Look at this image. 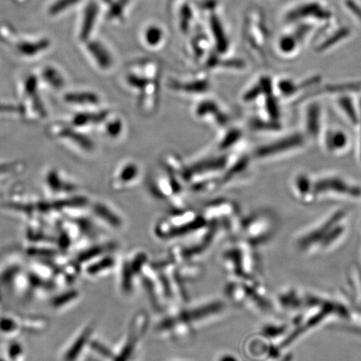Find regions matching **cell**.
Wrapping results in <instances>:
<instances>
[{"mask_svg":"<svg viewBox=\"0 0 361 361\" xmlns=\"http://www.w3.org/2000/svg\"><path fill=\"white\" fill-rule=\"evenodd\" d=\"M93 214L103 221L104 223L109 225L115 229H120L123 227L124 222L121 216L106 203L97 201L92 205Z\"/></svg>","mask_w":361,"mask_h":361,"instance_id":"obj_28","label":"cell"},{"mask_svg":"<svg viewBox=\"0 0 361 361\" xmlns=\"http://www.w3.org/2000/svg\"><path fill=\"white\" fill-rule=\"evenodd\" d=\"M37 75L40 87L51 92H61L66 87L67 78L60 68L54 65H45Z\"/></svg>","mask_w":361,"mask_h":361,"instance_id":"obj_23","label":"cell"},{"mask_svg":"<svg viewBox=\"0 0 361 361\" xmlns=\"http://www.w3.org/2000/svg\"><path fill=\"white\" fill-rule=\"evenodd\" d=\"M218 66L228 68L233 70H243L245 69L246 64L243 60L239 59H233V60L223 61L219 62Z\"/></svg>","mask_w":361,"mask_h":361,"instance_id":"obj_37","label":"cell"},{"mask_svg":"<svg viewBox=\"0 0 361 361\" xmlns=\"http://www.w3.org/2000/svg\"><path fill=\"white\" fill-rule=\"evenodd\" d=\"M243 132L238 128H226L221 134L218 141V149L220 152H226L235 147L242 141Z\"/></svg>","mask_w":361,"mask_h":361,"instance_id":"obj_31","label":"cell"},{"mask_svg":"<svg viewBox=\"0 0 361 361\" xmlns=\"http://www.w3.org/2000/svg\"><path fill=\"white\" fill-rule=\"evenodd\" d=\"M49 133L59 142H61L63 145L75 152L88 155L92 154L96 149V145L87 134H85L84 130L72 126L70 123L51 125L49 128Z\"/></svg>","mask_w":361,"mask_h":361,"instance_id":"obj_10","label":"cell"},{"mask_svg":"<svg viewBox=\"0 0 361 361\" xmlns=\"http://www.w3.org/2000/svg\"><path fill=\"white\" fill-rule=\"evenodd\" d=\"M305 107L303 115V132L310 141L319 142L326 123L323 106L314 99H310Z\"/></svg>","mask_w":361,"mask_h":361,"instance_id":"obj_16","label":"cell"},{"mask_svg":"<svg viewBox=\"0 0 361 361\" xmlns=\"http://www.w3.org/2000/svg\"><path fill=\"white\" fill-rule=\"evenodd\" d=\"M276 229L274 216L266 212H259L242 219L238 238L258 247L272 240Z\"/></svg>","mask_w":361,"mask_h":361,"instance_id":"obj_5","label":"cell"},{"mask_svg":"<svg viewBox=\"0 0 361 361\" xmlns=\"http://www.w3.org/2000/svg\"><path fill=\"white\" fill-rule=\"evenodd\" d=\"M150 318L146 311H138L133 316L129 324L128 332L120 346V349L114 355V361H133L141 347L143 338H145Z\"/></svg>","mask_w":361,"mask_h":361,"instance_id":"obj_9","label":"cell"},{"mask_svg":"<svg viewBox=\"0 0 361 361\" xmlns=\"http://www.w3.org/2000/svg\"><path fill=\"white\" fill-rule=\"evenodd\" d=\"M360 100V120L357 126H356V129L358 130V144H357V156L358 159L361 164V97L359 98Z\"/></svg>","mask_w":361,"mask_h":361,"instance_id":"obj_38","label":"cell"},{"mask_svg":"<svg viewBox=\"0 0 361 361\" xmlns=\"http://www.w3.org/2000/svg\"><path fill=\"white\" fill-rule=\"evenodd\" d=\"M305 302V291L293 286L282 288L274 300L275 310L286 314L290 319L301 313Z\"/></svg>","mask_w":361,"mask_h":361,"instance_id":"obj_13","label":"cell"},{"mask_svg":"<svg viewBox=\"0 0 361 361\" xmlns=\"http://www.w3.org/2000/svg\"><path fill=\"white\" fill-rule=\"evenodd\" d=\"M354 93H345L336 97V106L343 119L356 128L360 120V100H355Z\"/></svg>","mask_w":361,"mask_h":361,"instance_id":"obj_25","label":"cell"},{"mask_svg":"<svg viewBox=\"0 0 361 361\" xmlns=\"http://www.w3.org/2000/svg\"><path fill=\"white\" fill-rule=\"evenodd\" d=\"M226 308L227 307L223 300L213 299L202 301L192 306L182 305L180 311L188 322L197 331L200 327L221 317Z\"/></svg>","mask_w":361,"mask_h":361,"instance_id":"obj_11","label":"cell"},{"mask_svg":"<svg viewBox=\"0 0 361 361\" xmlns=\"http://www.w3.org/2000/svg\"><path fill=\"white\" fill-rule=\"evenodd\" d=\"M99 8L96 3H90L85 7L82 21H81L79 37L81 42H85L90 39L94 25L97 20Z\"/></svg>","mask_w":361,"mask_h":361,"instance_id":"obj_30","label":"cell"},{"mask_svg":"<svg viewBox=\"0 0 361 361\" xmlns=\"http://www.w3.org/2000/svg\"><path fill=\"white\" fill-rule=\"evenodd\" d=\"M97 129L100 130L108 138H119L123 135L125 129L123 116L119 115L118 113L110 110Z\"/></svg>","mask_w":361,"mask_h":361,"instance_id":"obj_29","label":"cell"},{"mask_svg":"<svg viewBox=\"0 0 361 361\" xmlns=\"http://www.w3.org/2000/svg\"><path fill=\"white\" fill-rule=\"evenodd\" d=\"M43 184L45 192L53 197L69 196L76 194L78 190V184L56 168L45 171Z\"/></svg>","mask_w":361,"mask_h":361,"instance_id":"obj_14","label":"cell"},{"mask_svg":"<svg viewBox=\"0 0 361 361\" xmlns=\"http://www.w3.org/2000/svg\"><path fill=\"white\" fill-rule=\"evenodd\" d=\"M85 49L92 60L102 71L110 70L113 65V57L109 49L98 40L88 39L85 42Z\"/></svg>","mask_w":361,"mask_h":361,"instance_id":"obj_26","label":"cell"},{"mask_svg":"<svg viewBox=\"0 0 361 361\" xmlns=\"http://www.w3.org/2000/svg\"><path fill=\"white\" fill-rule=\"evenodd\" d=\"M82 0H55L48 8V15L51 17H58L71 8L78 6Z\"/></svg>","mask_w":361,"mask_h":361,"instance_id":"obj_34","label":"cell"},{"mask_svg":"<svg viewBox=\"0 0 361 361\" xmlns=\"http://www.w3.org/2000/svg\"><path fill=\"white\" fill-rule=\"evenodd\" d=\"M350 231L348 209H338L302 229L293 239V245L297 252L303 256L328 255L344 245Z\"/></svg>","mask_w":361,"mask_h":361,"instance_id":"obj_1","label":"cell"},{"mask_svg":"<svg viewBox=\"0 0 361 361\" xmlns=\"http://www.w3.org/2000/svg\"><path fill=\"white\" fill-rule=\"evenodd\" d=\"M51 43L47 39H22L16 44V51L22 57L31 59L38 57L48 51Z\"/></svg>","mask_w":361,"mask_h":361,"instance_id":"obj_27","label":"cell"},{"mask_svg":"<svg viewBox=\"0 0 361 361\" xmlns=\"http://www.w3.org/2000/svg\"><path fill=\"white\" fill-rule=\"evenodd\" d=\"M160 97V80L151 81L137 94V107L141 114L146 116L154 114L159 106Z\"/></svg>","mask_w":361,"mask_h":361,"instance_id":"obj_22","label":"cell"},{"mask_svg":"<svg viewBox=\"0 0 361 361\" xmlns=\"http://www.w3.org/2000/svg\"><path fill=\"white\" fill-rule=\"evenodd\" d=\"M40 89L42 87L36 75H26L20 81L18 92L22 114L30 121H37L47 116V111L40 97Z\"/></svg>","mask_w":361,"mask_h":361,"instance_id":"obj_7","label":"cell"},{"mask_svg":"<svg viewBox=\"0 0 361 361\" xmlns=\"http://www.w3.org/2000/svg\"><path fill=\"white\" fill-rule=\"evenodd\" d=\"M336 17L335 11L326 0H298L283 12V21L286 25L309 23L320 26Z\"/></svg>","mask_w":361,"mask_h":361,"instance_id":"obj_4","label":"cell"},{"mask_svg":"<svg viewBox=\"0 0 361 361\" xmlns=\"http://www.w3.org/2000/svg\"><path fill=\"white\" fill-rule=\"evenodd\" d=\"M309 142L303 130L288 133L257 148L252 157L260 161L279 159L304 150Z\"/></svg>","mask_w":361,"mask_h":361,"instance_id":"obj_6","label":"cell"},{"mask_svg":"<svg viewBox=\"0 0 361 361\" xmlns=\"http://www.w3.org/2000/svg\"><path fill=\"white\" fill-rule=\"evenodd\" d=\"M243 350L248 357L258 361H277L287 352L274 345L260 332L247 338Z\"/></svg>","mask_w":361,"mask_h":361,"instance_id":"obj_12","label":"cell"},{"mask_svg":"<svg viewBox=\"0 0 361 361\" xmlns=\"http://www.w3.org/2000/svg\"><path fill=\"white\" fill-rule=\"evenodd\" d=\"M360 256H361V239H360Z\"/></svg>","mask_w":361,"mask_h":361,"instance_id":"obj_39","label":"cell"},{"mask_svg":"<svg viewBox=\"0 0 361 361\" xmlns=\"http://www.w3.org/2000/svg\"><path fill=\"white\" fill-rule=\"evenodd\" d=\"M63 102L66 105L78 111L100 108L102 99L97 92L85 89L68 90L64 92Z\"/></svg>","mask_w":361,"mask_h":361,"instance_id":"obj_18","label":"cell"},{"mask_svg":"<svg viewBox=\"0 0 361 361\" xmlns=\"http://www.w3.org/2000/svg\"><path fill=\"white\" fill-rule=\"evenodd\" d=\"M250 129L257 133H278L282 129L281 123L264 118L254 117L250 121Z\"/></svg>","mask_w":361,"mask_h":361,"instance_id":"obj_33","label":"cell"},{"mask_svg":"<svg viewBox=\"0 0 361 361\" xmlns=\"http://www.w3.org/2000/svg\"><path fill=\"white\" fill-rule=\"evenodd\" d=\"M319 142L329 154L341 156L349 151L351 145L348 133L336 126H324Z\"/></svg>","mask_w":361,"mask_h":361,"instance_id":"obj_17","label":"cell"},{"mask_svg":"<svg viewBox=\"0 0 361 361\" xmlns=\"http://www.w3.org/2000/svg\"><path fill=\"white\" fill-rule=\"evenodd\" d=\"M353 31L336 17L316 29L310 44L314 51L324 54L333 51L351 38Z\"/></svg>","mask_w":361,"mask_h":361,"instance_id":"obj_8","label":"cell"},{"mask_svg":"<svg viewBox=\"0 0 361 361\" xmlns=\"http://www.w3.org/2000/svg\"><path fill=\"white\" fill-rule=\"evenodd\" d=\"M193 114L196 118L214 125L216 128H226L229 124L228 115L214 99H201L195 104Z\"/></svg>","mask_w":361,"mask_h":361,"instance_id":"obj_15","label":"cell"},{"mask_svg":"<svg viewBox=\"0 0 361 361\" xmlns=\"http://www.w3.org/2000/svg\"><path fill=\"white\" fill-rule=\"evenodd\" d=\"M116 259L112 256H107L106 258H103L99 263L93 264L92 267L90 268V272L92 274H99L103 272V271H109L115 267Z\"/></svg>","mask_w":361,"mask_h":361,"instance_id":"obj_36","label":"cell"},{"mask_svg":"<svg viewBox=\"0 0 361 361\" xmlns=\"http://www.w3.org/2000/svg\"><path fill=\"white\" fill-rule=\"evenodd\" d=\"M164 34L162 30L157 26H150L145 32V40L150 47H157L161 42Z\"/></svg>","mask_w":361,"mask_h":361,"instance_id":"obj_35","label":"cell"},{"mask_svg":"<svg viewBox=\"0 0 361 361\" xmlns=\"http://www.w3.org/2000/svg\"><path fill=\"white\" fill-rule=\"evenodd\" d=\"M161 164L165 173L178 180L183 187L190 184L192 178L190 168L177 153H166L161 157Z\"/></svg>","mask_w":361,"mask_h":361,"instance_id":"obj_20","label":"cell"},{"mask_svg":"<svg viewBox=\"0 0 361 361\" xmlns=\"http://www.w3.org/2000/svg\"><path fill=\"white\" fill-rule=\"evenodd\" d=\"M344 292L355 310L361 314V269L357 264H350L345 273Z\"/></svg>","mask_w":361,"mask_h":361,"instance_id":"obj_24","label":"cell"},{"mask_svg":"<svg viewBox=\"0 0 361 361\" xmlns=\"http://www.w3.org/2000/svg\"><path fill=\"white\" fill-rule=\"evenodd\" d=\"M140 175L141 169L137 162L125 161L117 166L111 176V188L116 192L124 191L137 182Z\"/></svg>","mask_w":361,"mask_h":361,"instance_id":"obj_19","label":"cell"},{"mask_svg":"<svg viewBox=\"0 0 361 361\" xmlns=\"http://www.w3.org/2000/svg\"><path fill=\"white\" fill-rule=\"evenodd\" d=\"M212 32L215 39L216 47L219 53L224 54L228 49V40L226 36L222 24L218 17L213 16L210 18Z\"/></svg>","mask_w":361,"mask_h":361,"instance_id":"obj_32","label":"cell"},{"mask_svg":"<svg viewBox=\"0 0 361 361\" xmlns=\"http://www.w3.org/2000/svg\"><path fill=\"white\" fill-rule=\"evenodd\" d=\"M206 225V221L200 213L184 207L176 209L158 220L154 226V233L161 240H171L190 236Z\"/></svg>","mask_w":361,"mask_h":361,"instance_id":"obj_3","label":"cell"},{"mask_svg":"<svg viewBox=\"0 0 361 361\" xmlns=\"http://www.w3.org/2000/svg\"><path fill=\"white\" fill-rule=\"evenodd\" d=\"M356 202L361 200V186L341 174L328 173L311 175V201Z\"/></svg>","mask_w":361,"mask_h":361,"instance_id":"obj_2","label":"cell"},{"mask_svg":"<svg viewBox=\"0 0 361 361\" xmlns=\"http://www.w3.org/2000/svg\"><path fill=\"white\" fill-rule=\"evenodd\" d=\"M169 89L185 96H202L209 92L211 83L207 76L202 75L189 80H171Z\"/></svg>","mask_w":361,"mask_h":361,"instance_id":"obj_21","label":"cell"}]
</instances>
